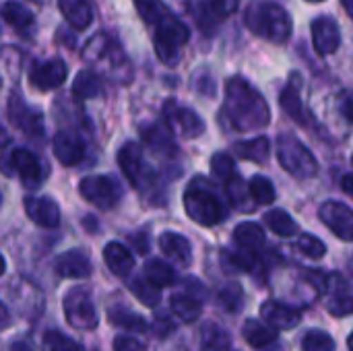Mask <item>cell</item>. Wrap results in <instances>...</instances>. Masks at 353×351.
<instances>
[{
    "label": "cell",
    "instance_id": "obj_37",
    "mask_svg": "<svg viewBox=\"0 0 353 351\" xmlns=\"http://www.w3.org/2000/svg\"><path fill=\"white\" fill-rule=\"evenodd\" d=\"M302 350L304 351H335V339L327 331L312 329L304 335L302 339Z\"/></svg>",
    "mask_w": 353,
    "mask_h": 351
},
{
    "label": "cell",
    "instance_id": "obj_21",
    "mask_svg": "<svg viewBox=\"0 0 353 351\" xmlns=\"http://www.w3.org/2000/svg\"><path fill=\"white\" fill-rule=\"evenodd\" d=\"M300 87H302V79H300L298 72H294L288 87L279 95V103H281L283 112L292 120H296L298 124L304 126L306 124V114H304V103H302V97H300Z\"/></svg>",
    "mask_w": 353,
    "mask_h": 351
},
{
    "label": "cell",
    "instance_id": "obj_49",
    "mask_svg": "<svg viewBox=\"0 0 353 351\" xmlns=\"http://www.w3.org/2000/svg\"><path fill=\"white\" fill-rule=\"evenodd\" d=\"M8 351H33L29 348V343H25V341H14V343H10V348Z\"/></svg>",
    "mask_w": 353,
    "mask_h": 351
},
{
    "label": "cell",
    "instance_id": "obj_24",
    "mask_svg": "<svg viewBox=\"0 0 353 351\" xmlns=\"http://www.w3.org/2000/svg\"><path fill=\"white\" fill-rule=\"evenodd\" d=\"M103 261H105L108 269L114 275H118V277H126L134 269V257H132V252L126 246H122L120 242L105 244V248H103Z\"/></svg>",
    "mask_w": 353,
    "mask_h": 351
},
{
    "label": "cell",
    "instance_id": "obj_48",
    "mask_svg": "<svg viewBox=\"0 0 353 351\" xmlns=\"http://www.w3.org/2000/svg\"><path fill=\"white\" fill-rule=\"evenodd\" d=\"M8 325H10V314H8L6 306H4V304H0V331H2V329H6Z\"/></svg>",
    "mask_w": 353,
    "mask_h": 351
},
{
    "label": "cell",
    "instance_id": "obj_1",
    "mask_svg": "<svg viewBox=\"0 0 353 351\" xmlns=\"http://www.w3.org/2000/svg\"><path fill=\"white\" fill-rule=\"evenodd\" d=\"M223 118L240 132L261 130L271 122V110L265 97L244 77H232L225 83Z\"/></svg>",
    "mask_w": 353,
    "mask_h": 351
},
{
    "label": "cell",
    "instance_id": "obj_10",
    "mask_svg": "<svg viewBox=\"0 0 353 351\" xmlns=\"http://www.w3.org/2000/svg\"><path fill=\"white\" fill-rule=\"evenodd\" d=\"M68 77L66 62L62 58H48L43 62L33 64L29 70V83L37 91H52L60 87Z\"/></svg>",
    "mask_w": 353,
    "mask_h": 351
},
{
    "label": "cell",
    "instance_id": "obj_28",
    "mask_svg": "<svg viewBox=\"0 0 353 351\" xmlns=\"http://www.w3.org/2000/svg\"><path fill=\"white\" fill-rule=\"evenodd\" d=\"M242 335H244L246 343L252 345V348H256V350L267 348V345H271L277 339V331L275 329H271L263 321H254V319H250V321L244 323Z\"/></svg>",
    "mask_w": 353,
    "mask_h": 351
},
{
    "label": "cell",
    "instance_id": "obj_36",
    "mask_svg": "<svg viewBox=\"0 0 353 351\" xmlns=\"http://www.w3.org/2000/svg\"><path fill=\"white\" fill-rule=\"evenodd\" d=\"M128 290L145 304V306H149V308H155L157 304H159V300H161V292H159V288H155L153 283H149L145 277H141V279H132L130 283H128Z\"/></svg>",
    "mask_w": 353,
    "mask_h": 351
},
{
    "label": "cell",
    "instance_id": "obj_18",
    "mask_svg": "<svg viewBox=\"0 0 353 351\" xmlns=\"http://www.w3.org/2000/svg\"><path fill=\"white\" fill-rule=\"evenodd\" d=\"M52 147H54L56 159H58L62 166H77V163H81L83 157H85V145H83V141H81L77 134L66 132V130L56 132Z\"/></svg>",
    "mask_w": 353,
    "mask_h": 351
},
{
    "label": "cell",
    "instance_id": "obj_20",
    "mask_svg": "<svg viewBox=\"0 0 353 351\" xmlns=\"http://www.w3.org/2000/svg\"><path fill=\"white\" fill-rule=\"evenodd\" d=\"M159 248L172 263H176L180 267H188L192 263V246L182 234L163 232L159 236Z\"/></svg>",
    "mask_w": 353,
    "mask_h": 351
},
{
    "label": "cell",
    "instance_id": "obj_55",
    "mask_svg": "<svg viewBox=\"0 0 353 351\" xmlns=\"http://www.w3.org/2000/svg\"><path fill=\"white\" fill-rule=\"evenodd\" d=\"M217 351H228V350H217Z\"/></svg>",
    "mask_w": 353,
    "mask_h": 351
},
{
    "label": "cell",
    "instance_id": "obj_54",
    "mask_svg": "<svg viewBox=\"0 0 353 351\" xmlns=\"http://www.w3.org/2000/svg\"><path fill=\"white\" fill-rule=\"evenodd\" d=\"M306 2H325V0H306Z\"/></svg>",
    "mask_w": 353,
    "mask_h": 351
},
{
    "label": "cell",
    "instance_id": "obj_16",
    "mask_svg": "<svg viewBox=\"0 0 353 351\" xmlns=\"http://www.w3.org/2000/svg\"><path fill=\"white\" fill-rule=\"evenodd\" d=\"M25 213L39 228L54 230V228L60 225V207L50 197H37V199L29 197V199H25Z\"/></svg>",
    "mask_w": 353,
    "mask_h": 351
},
{
    "label": "cell",
    "instance_id": "obj_13",
    "mask_svg": "<svg viewBox=\"0 0 353 351\" xmlns=\"http://www.w3.org/2000/svg\"><path fill=\"white\" fill-rule=\"evenodd\" d=\"M312 46L316 50V54L321 56H331L339 50L341 46V29H339V23L329 17V14H323V17H316L312 21Z\"/></svg>",
    "mask_w": 353,
    "mask_h": 351
},
{
    "label": "cell",
    "instance_id": "obj_53",
    "mask_svg": "<svg viewBox=\"0 0 353 351\" xmlns=\"http://www.w3.org/2000/svg\"><path fill=\"white\" fill-rule=\"evenodd\" d=\"M4 271H6V263H4V259H2V254H0V277L4 275Z\"/></svg>",
    "mask_w": 353,
    "mask_h": 351
},
{
    "label": "cell",
    "instance_id": "obj_27",
    "mask_svg": "<svg viewBox=\"0 0 353 351\" xmlns=\"http://www.w3.org/2000/svg\"><path fill=\"white\" fill-rule=\"evenodd\" d=\"M265 223L269 225V230L273 234H277L279 238H294L300 234V225L296 223V219L283 211V209H271L265 213Z\"/></svg>",
    "mask_w": 353,
    "mask_h": 351
},
{
    "label": "cell",
    "instance_id": "obj_9",
    "mask_svg": "<svg viewBox=\"0 0 353 351\" xmlns=\"http://www.w3.org/2000/svg\"><path fill=\"white\" fill-rule=\"evenodd\" d=\"M163 118H165V126L174 132L178 130L182 137L188 139H196L205 132V122L201 120V116L190 110L180 106L176 99H168L163 106Z\"/></svg>",
    "mask_w": 353,
    "mask_h": 351
},
{
    "label": "cell",
    "instance_id": "obj_5",
    "mask_svg": "<svg viewBox=\"0 0 353 351\" xmlns=\"http://www.w3.org/2000/svg\"><path fill=\"white\" fill-rule=\"evenodd\" d=\"M277 159L281 168L298 180H310L319 172V163L312 151L294 134L277 137Z\"/></svg>",
    "mask_w": 353,
    "mask_h": 351
},
{
    "label": "cell",
    "instance_id": "obj_25",
    "mask_svg": "<svg viewBox=\"0 0 353 351\" xmlns=\"http://www.w3.org/2000/svg\"><path fill=\"white\" fill-rule=\"evenodd\" d=\"M143 139L157 153L176 155V151H178V147L174 143V132L165 124H161V122H153V124L145 126L143 128Z\"/></svg>",
    "mask_w": 353,
    "mask_h": 351
},
{
    "label": "cell",
    "instance_id": "obj_19",
    "mask_svg": "<svg viewBox=\"0 0 353 351\" xmlns=\"http://www.w3.org/2000/svg\"><path fill=\"white\" fill-rule=\"evenodd\" d=\"M54 269L62 279H87L91 275V261L81 250H68L56 259Z\"/></svg>",
    "mask_w": 353,
    "mask_h": 351
},
{
    "label": "cell",
    "instance_id": "obj_33",
    "mask_svg": "<svg viewBox=\"0 0 353 351\" xmlns=\"http://www.w3.org/2000/svg\"><path fill=\"white\" fill-rule=\"evenodd\" d=\"M145 279L161 290V288L174 285L176 273H174V269L168 263L155 259V261H147V265H145Z\"/></svg>",
    "mask_w": 353,
    "mask_h": 351
},
{
    "label": "cell",
    "instance_id": "obj_23",
    "mask_svg": "<svg viewBox=\"0 0 353 351\" xmlns=\"http://www.w3.org/2000/svg\"><path fill=\"white\" fill-rule=\"evenodd\" d=\"M60 12L77 31L87 29L93 23V6L89 0H58Z\"/></svg>",
    "mask_w": 353,
    "mask_h": 351
},
{
    "label": "cell",
    "instance_id": "obj_56",
    "mask_svg": "<svg viewBox=\"0 0 353 351\" xmlns=\"http://www.w3.org/2000/svg\"><path fill=\"white\" fill-rule=\"evenodd\" d=\"M0 83H2V81H0Z\"/></svg>",
    "mask_w": 353,
    "mask_h": 351
},
{
    "label": "cell",
    "instance_id": "obj_39",
    "mask_svg": "<svg viewBox=\"0 0 353 351\" xmlns=\"http://www.w3.org/2000/svg\"><path fill=\"white\" fill-rule=\"evenodd\" d=\"M219 306L228 312H240L244 306V292L238 283H228L219 292Z\"/></svg>",
    "mask_w": 353,
    "mask_h": 351
},
{
    "label": "cell",
    "instance_id": "obj_17",
    "mask_svg": "<svg viewBox=\"0 0 353 351\" xmlns=\"http://www.w3.org/2000/svg\"><path fill=\"white\" fill-rule=\"evenodd\" d=\"M10 168L17 172V176L21 178V182L27 188L39 186V182L43 178L41 163H39V159L29 149H14L10 153Z\"/></svg>",
    "mask_w": 353,
    "mask_h": 351
},
{
    "label": "cell",
    "instance_id": "obj_32",
    "mask_svg": "<svg viewBox=\"0 0 353 351\" xmlns=\"http://www.w3.org/2000/svg\"><path fill=\"white\" fill-rule=\"evenodd\" d=\"M101 93V81L95 72L91 70H81L77 72L72 81V95L77 99H93Z\"/></svg>",
    "mask_w": 353,
    "mask_h": 351
},
{
    "label": "cell",
    "instance_id": "obj_41",
    "mask_svg": "<svg viewBox=\"0 0 353 351\" xmlns=\"http://www.w3.org/2000/svg\"><path fill=\"white\" fill-rule=\"evenodd\" d=\"M223 263L228 267V271H250L256 263V257L254 252H248V250H225L223 252Z\"/></svg>",
    "mask_w": 353,
    "mask_h": 351
},
{
    "label": "cell",
    "instance_id": "obj_22",
    "mask_svg": "<svg viewBox=\"0 0 353 351\" xmlns=\"http://www.w3.org/2000/svg\"><path fill=\"white\" fill-rule=\"evenodd\" d=\"M2 19L21 35H29L35 27V14L21 2L17 0H8L2 4V10H0Z\"/></svg>",
    "mask_w": 353,
    "mask_h": 351
},
{
    "label": "cell",
    "instance_id": "obj_3",
    "mask_svg": "<svg viewBox=\"0 0 353 351\" xmlns=\"http://www.w3.org/2000/svg\"><path fill=\"white\" fill-rule=\"evenodd\" d=\"M184 209L194 223L205 228H213L225 219V207L219 194L203 178H194L184 192Z\"/></svg>",
    "mask_w": 353,
    "mask_h": 351
},
{
    "label": "cell",
    "instance_id": "obj_44",
    "mask_svg": "<svg viewBox=\"0 0 353 351\" xmlns=\"http://www.w3.org/2000/svg\"><path fill=\"white\" fill-rule=\"evenodd\" d=\"M240 6V0H209V14L213 19H228Z\"/></svg>",
    "mask_w": 353,
    "mask_h": 351
},
{
    "label": "cell",
    "instance_id": "obj_40",
    "mask_svg": "<svg viewBox=\"0 0 353 351\" xmlns=\"http://www.w3.org/2000/svg\"><path fill=\"white\" fill-rule=\"evenodd\" d=\"M134 6H137V12L141 14V19L147 23V25H155L165 12V4L161 0H132Z\"/></svg>",
    "mask_w": 353,
    "mask_h": 351
},
{
    "label": "cell",
    "instance_id": "obj_34",
    "mask_svg": "<svg viewBox=\"0 0 353 351\" xmlns=\"http://www.w3.org/2000/svg\"><path fill=\"white\" fill-rule=\"evenodd\" d=\"M108 317H110L112 325H116V327H120L124 331H134V333H145L147 331V323L139 314L128 310V308H122V306L120 308H112Z\"/></svg>",
    "mask_w": 353,
    "mask_h": 351
},
{
    "label": "cell",
    "instance_id": "obj_30",
    "mask_svg": "<svg viewBox=\"0 0 353 351\" xmlns=\"http://www.w3.org/2000/svg\"><path fill=\"white\" fill-rule=\"evenodd\" d=\"M170 310L184 323H192L201 317L203 304L190 294H174L170 298Z\"/></svg>",
    "mask_w": 353,
    "mask_h": 351
},
{
    "label": "cell",
    "instance_id": "obj_7",
    "mask_svg": "<svg viewBox=\"0 0 353 351\" xmlns=\"http://www.w3.org/2000/svg\"><path fill=\"white\" fill-rule=\"evenodd\" d=\"M79 192L85 201L95 205L97 209H114L122 197L118 182L110 176H87L79 184Z\"/></svg>",
    "mask_w": 353,
    "mask_h": 351
},
{
    "label": "cell",
    "instance_id": "obj_26",
    "mask_svg": "<svg viewBox=\"0 0 353 351\" xmlns=\"http://www.w3.org/2000/svg\"><path fill=\"white\" fill-rule=\"evenodd\" d=\"M234 240L242 250L254 252L265 246V232L254 221H244L234 230Z\"/></svg>",
    "mask_w": 353,
    "mask_h": 351
},
{
    "label": "cell",
    "instance_id": "obj_8",
    "mask_svg": "<svg viewBox=\"0 0 353 351\" xmlns=\"http://www.w3.org/2000/svg\"><path fill=\"white\" fill-rule=\"evenodd\" d=\"M118 163L132 188H145L153 180V172L147 166L143 151L137 143L122 145V149L118 151Z\"/></svg>",
    "mask_w": 353,
    "mask_h": 351
},
{
    "label": "cell",
    "instance_id": "obj_29",
    "mask_svg": "<svg viewBox=\"0 0 353 351\" xmlns=\"http://www.w3.org/2000/svg\"><path fill=\"white\" fill-rule=\"evenodd\" d=\"M234 151H236V155L240 159H248V161L263 163V161H267V157L271 153V143H269L267 137H256V139H250V141L236 143Z\"/></svg>",
    "mask_w": 353,
    "mask_h": 351
},
{
    "label": "cell",
    "instance_id": "obj_4",
    "mask_svg": "<svg viewBox=\"0 0 353 351\" xmlns=\"http://www.w3.org/2000/svg\"><path fill=\"white\" fill-rule=\"evenodd\" d=\"M153 27H155V33H153V48H155L157 58H159L165 66H176V64L180 62L182 46L190 39V29H188V25L168 10Z\"/></svg>",
    "mask_w": 353,
    "mask_h": 351
},
{
    "label": "cell",
    "instance_id": "obj_43",
    "mask_svg": "<svg viewBox=\"0 0 353 351\" xmlns=\"http://www.w3.org/2000/svg\"><path fill=\"white\" fill-rule=\"evenodd\" d=\"M211 172H213L215 178H219L221 182H228L232 176H236L232 155H228V153H215V155L211 157Z\"/></svg>",
    "mask_w": 353,
    "mask_h": 351
},
{
    "label": "cell",
    "instance_id": "obj_42",
    "mask_svg": "<svg viewBox=\"0 0 353 351\" xmlns=\"http://www.w3.org/2000/svg\"><path fill=\"white\" fill-rule=\"evenodd\" d=\"M296 248H298L304 257H308V259H312V261H321V259L325 257V252H327L325 242H323L321 238L312 236V234H302L300 240H298V244H296Z\"/></svg>",
    "mask_w": 353,
    "mask_h": 351
},
{
    "label": "cell",
    "instance_id": "obj_46",
    "mask_svg": "<svg viewBox=\"0 0 353 351\" xmlns=\"http://www.w3.org/2000/svg\"><path fill=\"white\" fill-rule=\"evenodd\" d=\"M153 329H155V333H157L159 337H165L168 333L174 331V323H172L165 314H159V317L155 319V323H153Z\"/></svg>",
    "mask_w": 353,
    "mask_h": 351
},
{
    "label": "cell",
    "instance_id": "obj_45",
    "mask_svg": "<svg viewBox=\"0 0 353 351\" xmlns=\"http://www.w3.org/2000/svg\"><path fill=\"white\" fill-rule=\"evenodd\" d=\"M114 351H147L145 343H141L139 339L134 337H128V335H118L114 339Z\"/></svg>",
    "mask_w": 353,
    "mask_h": 351
},
{
    "label": "cell",
    "instance_id": "obj_38",
    "mask_svg": "<svg viewBox=\"0 0 353 351\" xmlns=\"http://www.w3.org/2000/svg\"><path fill=\"white\" fill-rule=\"evenodd\" d=\"M43 351H83V345L60 331H50L43 337Z\"/></svg>",
    "mask_w": 353,
    "mask_h": 351
},
{
    "label": "cell",
    "instance_id": "obj_6",
    "mask_svg": "<svg viewBox=\"0 0 353 351\" xmlns=\"http://www.w3.org/2000/svg\"><path fill=\"white\" fill-rule=\"evenodd\" d=\"M64 317L66 323L77 331H91L97 327V312L91 294L85 288H74L64 296Z\"/></svg>",
    "mask_w": 353,
    "mask_h": 351
},
{
    "label": "cell",
    "instance_id": "obj_47",
    "mask_svg": "<svg viewBox=\"0 0 353 351\" xmlns=\"http://www.w3.org/2000/svg\"><path fill=\"white\" fill-rule=\"evenodd\" d=\"M130 242L137 246V250L141 252V254H145L147 250H149V244H147V236L145 234H139V236H130Z\"/></svg>",
    "mask_w": 353,
    "mask_h": 351
},
{
    "label": "cell",
    "instance_id": "obj_31",
    "mask_svg": "<svg viewBox=\"0 0 353 351\" xmlns=\"http://www.w3.org/2000/svg\"><path fill=\"white\" fill-rule=\"evenodd\" d=\"M225 192H228V199L232 201V205H234L238 211H242V213L254 211V201L250 199L248 186L242 182L240 176H232V178L225 182Z\"/></svg>",
    "mask_w": 353,
    "mask_h": 351
},
{
    "label": "cell",
    "instance_id": "obj_52",
    "mask_svg": "<svg viewBox=\"0 0 353 351\" xmlns=\"http://www.w3.org/2000/svg\"><path fill=\"white\" fill-rule=\"evenodd\" d=\"M341 2H343V6H345V12H347V14H352V10H353L352 0H341Z\"/></svg>",
    "mask_w": 353,
    "mask_h": 351
},
{
    "label": "cell",
    "instance_id": "obj_2",
    "mask_svg": "<svg viewBox=\"0 0 353 351\" xmlns=\"http://www.w3.org/2000/svg\"><path fill=\"white\" fill-rule=\"evenodd\" d=\"M244 23L261 39H267L271 43H285L294 33V21L290 12L271 0H252L246 6Z\"/></svg>",
    "mask_w": 353,
    "mask_h": 351
},
{
    "label": "cell",
    "instance_id": "obj_35",
    "mask_svg": "<svg viewBox=\"0 0 353 351\" xmlns=\"http://www.w3.org/2000/svg\"><path fill=\"white\" fill-rule=\"evenodd\" d=\"M246 186H248L250 199L256 201L259 205H271L275 201V197H277L273 182L269 178H265V176H254L250 180V184H246Z\"/></svg>",
    "mask_w": 353,
    "mask_h": 351
},
{
    "label": "cell",
    "instance_id": "obj_11",
    "mask_svg": "<svg viewBox=\"0 0 353 351\" xmlns=\"http://www.w3.org/2000/svg\"><path fill=\"white\" fill-rule=\"evenodd\" d=\"M321 221L343 242H352L353 238V211L339 201H327L321 205Z\"/></svg>",
    "mask_w": 353,
    "mask_h": 351
},
{
    "label": "cell",
    "instance_id": "obj_50",
    "mask_svg": "<svg viewBox=\"0 0 353 351\" xmlns=\"http://www.w3.org/2000/svg\"><path fill=\"white\" fill-rule=\"evenodd\" d=\"M8 143H10V137H8L6 128H2V126H0V149H4Z\"/></svg>",
    "mask_w": 353,
    "mask_h": 351
},
{
    "label": "cell",
    "instance_id": "obj_14",
    "mask_svg": "<svg viewBox=\"0 0 353 351\" xmlns=\"http://www.w3.org/2000/svg\"><path fill=\"white\" fill-rule=\"evenodd\" d=\"M8 118H10V122L17 128H21L29 137H41L43 134V116H41V112H37L35 108L27 106L19 95L10 97Z\"/></svg>",
    "mask_w": 353,
    "mask_h": 351
},
{
    "label": "cell",
    "instance_id": "obj_15",
    "mask_svg": "<svg viewBox=\"0 0 353 351\" xmlns=\"http://www.w3.org/2000/svg\"><path fill=\"white\" fill-rule=\"evenodd\" d=\"M261 317H263V323L269 325L271 329L275 331H290V329H296L302 321V314L300 310H296L294 306L290 304H283V302H277V300H267L263 306H261Z\"/></svg>",
    "mask_w": 353,
    "mask_h": 351
},
{
    "label": "cell",
    "instance_id": "obj_51",
    "mask_svg": "<svg viewBox=\"0 0 353 351\" xmlns=\"http://www.w3.org/2000/svg\"><path fill=\"white\" fill-rule=\"evenodd\" d=\"M341 186H343V192H345V194H352V176H350V174L343 176V184H341Z\"/></svg>",
    "mask_w": 353,
    "mask_h": 351
},
{
    "label": "cell",
    "instance_id": "obj_12",
    "mask_svg": "<svg viewBox=\"0 0 353 351\" xmlns=\"http://www.w3.org/2000/svg\"><path fill=\"white\" fill-rule=\"evenodd\" d=\"M325 294H327V310L333 317H350L353 310V296L352 288L347 283V279L341 273H333L327 277L325 283Z\"/></svg>",
    "mask_w": 353,
    "mask_h": 351
}]
</instances>
